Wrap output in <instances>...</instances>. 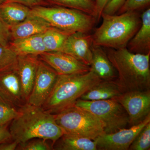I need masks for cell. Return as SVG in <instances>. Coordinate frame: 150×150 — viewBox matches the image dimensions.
<instances>
[{
  "instance_id": "34",
  "label": "cell",
  "mask_w": 150,
  "mask_h": 150,
  "mask_svg": "<svg viewBox=\"0 0 150 150\" xmlns=\"http://www.w3.org/2000/svg\"><path fill=\"white\" fill-rule=\"evenodd\" d=\"M18 143L14 140L4 142L0 144V150H16Z\"/></svg>"
},
{
  "instance_id": "36",
  "label": "cell",
  "mask_w": 150,
  "mask_h": 150,
  "mask_svg": "<svg viewBox=\"0 0 150 150\" xmlns=\"http://www.w3.org/2000/svg\"><path fill=\"white\" fill-rule=\"evenodd\" d=\"M93 1H95V0H93Z\"/></svg>"
},
{
  "instance_id": "2",
  "label": "cell",
  "mask_w": 150,
  "mask_h": 150,
  "mask_svg": "<svg viewBox=\"0 0 150 150\" xmlns=\"http://www.w3.org/2000/svg\"><path fill=\"white\" fill-rule=\"evenodd\" d=\"M117 74L115 81L123 93L150 90V52L132 53L127 48L106 52Z\"/></svg>"
},
{
  "instance_id": "4",
  "label": "cell",
  "mask_w": 150,
  "mask_h": 150,
  "mask_svg": "<svg viewBox=\"0 0 150 150\" xmlns=\"http://www.w3.org/2000/svg\"><path fill=\"white\" fill-rule=\"evenodd\" d=\"M102 81L91 69L83 74L59 75L52 91L41 107L56 114L74 104L84 93Z\"/></svg>"
},
{
  "instance_id": "5",
  "label": "cell",
  "mask_w": 150,
  "mask_h": 150,
  "mask_svg": "<svg viewBox=\"0 0 150 150\" xmlns=\"http://www.w3.org/2000/svg\"><path fill=\"white\" fill-rule=\"evenodd\" d=\"M30 13L44 19L51 27L70 35L76 32L88 33L92 29L94 17L74 9L64 7L37 6L31 8Z\"/></svg>"
},
{
  "instance_id": "8",
  "label": "cell",
  "mask_w": 150,
  "mask_h": 150,
  "mask_svg": "<svg viewBox=\"0 0 150 150\" xmlns=\"http://www.w3.org/2000/svg\"><path fill=\"white\" fill-rule=\"evenodd\" d=\"M58 76L55 70L39 59L34 84L27 103L42 107L52 91Z\"/></svg>"
},
{
  "instance_id": "6",
  "label": "cell",
  "mask_w": 150,
  "mask_h": 150,
  "mask_svg": "<svg viewBox=\"0 0 150 150\" xmlns=\"http://www.w3.org/2000/svg\"><path fill=\"white\" fill-rule=\"evenodd\" d=\"M54 115L56 123L65 134L94 140L105 133L104 125L99 119L74 104Z\"/></svg>"
},
{
  "instance_id": "19",
  "label": "cell",
  "mask_w": 150,
  "mask_h": 150,
  "mask_svg": "<svg viewBox=\"0 0 150 150\" xmlns=\"http://www.w3.org/2000/svg\"><path fill=\"white\" fill-rule=\"evenodd\" d=\"M123 93L115 81H102L81 97L85 100H99L116 98Z\"/></svg>"
},
{
  "instance_id": "23",
  "label": "cell",
  "mask_w": 150,
  "mask_h": 150,
  "mask_svg": "<svg viewBox=\"0 0 150 150\" xmlns=\"http://www.w3.org/2000/svg\"><path fill=\"white\" fill-rule=\"evenodd\" d=\"M59 6L74 9L95 16V2L93 0H46Z\"/></svg>"
},
{
  "instance_id": "27",
  "label": "cell",
  "mask_w": 150,
  "mask_h": 150,
  "mask_svg": "<svg viewBox=\"0 0 150 150\" xmlns=\"http://www.w3.org/2000/svg\"><path fill=\"white\" fill-rule=\"evenodd\" d=\"M18 114V108L0 100V126L11 123Z\"/></svg>"
},
{
  "instance_id": "14",
  "label": "cell",
  "mask_w": 150,
  "mask_h": 150,
  "mask_svg": "<svg viewBox=\"0 0 150 150\" xmlns=\"http://www.w3.org/2000/svg\"><path fill=\"white\" fill-rule=\"evenodd\" d=\"M39 60L37 55L18 56L16 71L27 102L34 84Z\"/></svg>"
},
{
  "instance_id": "17",
  "label": "cell",
  "mask_w": 150,
  "mask_h": 150,
  "mask_svg": "<svg viewBox=\"0 0 150 150\" xmlns=\"http://www.w3.org/2000/svg\"><path fill=\"white\" fill-rule=\"evenodd\" d=\"M93 57L91 69L102 81H115L117 74L106 52L101 47L93 46L92 48Z\"/></svg>"
},
{
  "instance_id": "28",
  "label": "cell",
  "mask_w": 150,
  "mask_h": 150,
  "mask_svg": "<svg viewBox=\"0 0 150 150\" xmlns=\"http://www.w3.org/2000/svg\"><path fill=\"white\" fill-rule=\"evenodd\" d=\"M150 2V0H126L118 11V14L128 12L136 11L149 4Z\"/></svg>"
},
{
  "instance_id": "11",
  "label": "cell",
  "mask_w": 150,
  "mask_h": 150,
  "mask_svg": "<svg viewBox=\"0 0 150 150\" xmlns=\"http://www.w3.org/2000/svg\"><path fill=\"white\" fill-rule=\"evenodd\" d=\"M38 56L59 75L83 74L91 69L89 66L63 52H46Z\"/></svg>"
},
{
  "instance_id": "32",
  "label": "cell",
  "mask_w": 150,
  "mask_h": 150,
  "mask_svg": "<svg viewBox=\"0 0 150 150\" xmlns=\"http://www.w3.org/2000/svg\"><path fill=\"white\" fill-rule=\"evenodd\" d=\"M10 123L0 126V144L13 140L9 130Z\"/></svg>"
},
{
  "instance_id": "26",
  "label": "cell",
  "mask_w": 150,
  "mask_h": 150,
  "mask_svg": "<svg viewBox=\"0 0 150 150\" xmlns=\"http://www.w3.org/2000/svg\"><path fill=\"white\" fill-rule=\"evenodd\" d=\"M53 146V142L49 140L36 138L24 143H19L16 150H54Z\"/></svg>"
},
{
  "instance_id": "18",
  "label": "cell",
  "mask_w": 150,
  "mask_h": 150,
  "mask_svg": "<svg viewBox=\"0 0 150 150\" xmlns=\"http://www.w3.org/2000/svg\"><path fill=\"white\" fill-rule=\"evenodd\" d=\"M43 33L20 39L9 42V46L18 56L37 55L46 52L43 43Z\"/></svg>"
},
{
  "instance_id": "13",
  "label": "cell",
  "mask_w": 150,
  "mask_h": 150,
  "mask_svg": "<svg viewBox=\"0 0 150 150\" xmlns=\"http://www.w3.org/2000/svg\"><path fill=\"white\" fill-rule=\"evenodd\" d=\"M0 100L18 109L27 103L16 70L0 74Z\"/></svg>"
},
{
  "instance_id": "25",
  "label": "cell",
  "mask_w": 150,
  "mask_h": 150,
  "mask_svg": "<svg viewBox=\"0 0 150 150\" xmlns=\"http://www.w3.org/2000/svg\"><path fill=\"white\" fill-rule=\"evenodd\" d=\"M150 149V122L139 132L129 147V150Z\"/></svg>"
},
{
  "instance_id": "22",
  "label": "cell",
  "mask_w": 150,
  "mask_h": 150,
  "mask_svg": "<svg viewBox=\"0 0 150 150\" xmlns=\"http://www.w3.org/2000/svg\"><path fill=\"white\" fill-rule=\"evenodd\" d=\"M69 35L52 27L44 31L42 37L46 52H60Z\"/></svg>"
},
{
  "instance_id": "7",
  "label": "cell",
  "mask_w": 150,
  "mask_h": 150,
  "mask_svg": "<svg viewBox=\"0 0 150 150\" xmlns=\"http://www.w3.org/2000/svg\"><path fill=\"white\" fill-rule=\"evenodd\" d=\"M75 105L88 110L104 125L106 134L114 133L129 126V116L116 98L99 100L79 99Z\"/></svg>"
},
{
  "instance_id": "35",
  "label": "cell",
  "mask_w": 150,
  "mask_h": 150,
  "mask_svg": "<svg viewBox=\"0 0 150 150\" xmlns=\"http://www.w3.org/2000/svg\"><path fill=\"white\" fill-rule=\"evenodd\" d=\"M6 0H0V4H1L2 3L4 2V1H5Z\"/></svg>"
},
{
  "instance_id": "1",
  "label": "cell",
  "mask_w": 150,
  "mask_h": 150,
  "mask_svg": "<svg viewBox=\"0 0 150 150\" xmlns=\"http://www.w3.org/2000/svg\"><path fill=\"white\" fill-rule=\"evenodd\" d=\"M18 114L9 125L12 139L24 143L36 138L55 143L65 134L56 123L54 115L41 107L28 103L18 109Z\"/></svg>"
},
{
  "instance_id": "20",
  "label": "cell",
  "mask_w": 150,
  "mask_h": 150,
  "mask_svg": "<svg viewBox=\"0 0 150 150\" xmlns=\"http://www.w3.org/2000/svg\"><path fill=\"white\" fill-rule=\"evenodd\" d=\"M30 10L27 6L8 0L0 4V14L10 28L23 21Z\"/></svg>"
},
{
  "instance_id": "10",
  "label": "cell",
  "mask_w": 150,
  "mask_h": 150,
  "mask_svg": "<svg viewBox=\"0 0 150 150\" xmlns=\"http://www.w3.org/2000/svg\"><path fill=\"white\" fill-rule=\"evenodd\" d=\"M150 122V114L141 123L124 128L114 133L105 134L94 140L96 143L97 150H129L132 142L143 127Z\"/></svg>"
},
{
  "instance_id": "15",
  "label": "cell",
  "mask_w": 150,
  "mask_h": 150,
  "mask_svg": "<svg viewBox=\"0 0 150 150\" xmlns=\"http://www.w3.org/2000/svg\"><path fill=\"white\" fill-rule=\"evenodd\" d=\"M50 27L44 19L30 13L23 21L10 27L11 38L14 40L29 37L43 33Z\"/></svg>"
},
{
  "instance_id": "3",
  "label": "cell",
  "mask_w": 150,
  "mask_h": 150,
  "mask_svg": "<svg viewBox=\"0 0 150 150\" xmlns=\"http://www.w3.org/2000/svg\"><path fill=\"white\" fill-rule=\"evenodd\" d=\"M101 17L102 24L92 35L93 46L114 49L126 48L142 24L136 11L118 15L102 13Z\"/></svg>"
},
{
  "instance_id": "24",
  "label": "cell",
  "mask_w": 150,
  "mask_h": 150,
  "mask_svg": "<svg viewBox=\"0 0 150 150\" xmlns=\"http://www.w3.org/2000/svg\"><path fill=\"white\" fill-rule=\"evenodd\" d=\"M18 56L9 45H0V74L16 70Z\"/></svg>"
},
{
  "instance_id": "29",
  "label": "cell",
  "mask_w": 150,
  "mask_h": 150,
  "mask_svg": "<svg viewBox=\"0 0 150 150\" xmlns=\"http://www.w3.org/2000/svg\"><path fill=\"white\" fill-rule=\"evenodd\" d=\"M11 38L10 28L6 23L0 14V45H9Z\"/></svg>"
},
{
  "instance_id": "16",
  "label": "cell",
  "mask_w": 150,
  "mask_h": 150,
  "mask_svg": "<svg viewBox=\"0 0 150 150\" xmlns=\"http://www.w3.org/2000/svg\"><path fill=\"white\" fill-rule=\"evenodd\" d=\"M142 24L129 41L126 48L135 54H146L150 52V9L145 11L141 17Z\"/></svg>"
},
{
  "instance_id": "12",
  "label": "cell",
  "mask_w": 150,
  "mask_h": 150,
  "mask_svg": "<svg viewBox=\"0 0 150 150\" xmlns=\"http://www.w3.org/2000/svg\"><path fill=\"white\" fill-rule=\"evenodd\" d=\"M92 35L76 32L68 35L60 52L73 56L90 67L92 60Z\"/></svg>"
},
{
  "instance_id": "21",
  "label": "cell",
  "mask_w": 150,
  "mask_h": 150,
  "mask_svg": "<svg viewBox=\"0 0 150 150\" xmlns=\"http://www.w3.org/2000/svg\"><path fill=\"white\" fill-rule=\"evenodd\" d=\"M54 150H97L96 143L88 138L64 134L54 144Z\"/></svg>"
},
{
  "instance_id": "31",
  "label": "cell",
  "mask_w": 150,
  "mask_h": 150,
  "mask_svg": "<svg viewBox=\"0 0 150 150\" xmlns=\"http://www.w3.org/2000/svg\"><path fill=\"white\" fill-rule=\"evenodd\" d=\"M111 0H95V17L96 21H99L103 10Z\"/></svg>"
},
{
  "instance_id": "9",
  "label": "cell",
  "mask_w": 150,
  "mask_h": 150,
  "mask_svg": "<svg viewBox=\"0 0 150 150\" xmlns=\"http://www.w3.org/2000/svg\"><path fill=\"white\" fill-rule=\"evenodd\" d=\"M116 99L127 112L130 126L141 123L150 114V90L123 93Z\"/></svg>"
},
{
  "instance_id": "30",
  "label": "cell",
  "mask_w": 150,
  "mask_h": 150,
  "mask_svg": "<svg viewBox=\"0 0 150 150\" xmlns=\"http://www.w3.org/2000/svg\"><path fill=\"white\" fill-rule=\"evenodd\" d=\"M126 0H111L103 10V13L113 15L118 11Z\"/></svg>"
},
{
  "instance_id": "33",
  "label": "cell",
  "mask_w": 150,
  "mask_h": 150,
  "mask_svg": "<svg viewBox=\"0 0 150 150\" xmlns=\"http://www.w3.org/2000/svg\"><path fill=\"white\" fill-rule=\"evenodd\" d=\"M11 1L16 2L27 6L30 8L37 6H43L46 4L45 0H8Z\"/></svg>"
}]
</instances>
